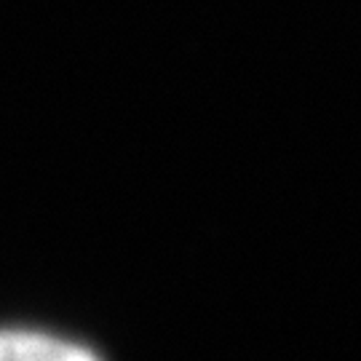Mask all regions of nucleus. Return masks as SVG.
Returning <instances> with one entry per match:
<instances>
[{
    "instance_id": "f257e3e1",
    "label": "nucleus",
    "mask_w": 361,
    "mask_h": 361,
    "mask_svg": "<svg viewBox=\"0 0 361 361\" xmlns=\"http://www.w3.org/2000/svg\"><path fill=\"white\" fill-rule=\"evenodd\" d=\"M0 361H99L86 348L32 332H0Z\"/></svg>"
}]
</instances>
